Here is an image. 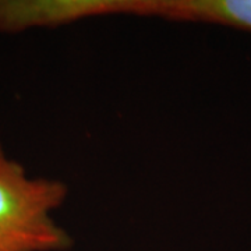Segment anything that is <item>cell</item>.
<instances>
[{
  "mask_svg": "<svg viewBox=\"0 0 251 251\" xmlns=\"http://www.w3.org/2000/svg\"><path fill=\"white\" fill-rule=\"evenodd\" d=\"M69 196L54 179L31 177L0 144V251H66L73 237L56 222Z\"/></svg>",
  "mask_w": 251,
  "mask_h": 251,
  "instance_id": "6da1fadb",
  "label": "cell"
},
{
  "mask_svg": "<svg viewBox=\"0 0 251 251\" xmlns=\"http://www.w3.org/2000/svg\"><path fill=\"white\" fill-rule=\"evenodd\" d=\"M147 17L208 23L251 32V0H148Z\"/></svg>",
  "mask_w": 251,
  "mask_h": 251,
  "instance_id": "7a4b0ae2",
  "label": "cell"
}]
</instances>
